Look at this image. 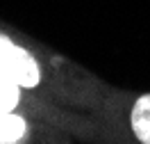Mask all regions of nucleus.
<instances>
[{"mask_svg": "<svg viewBox=\"0 0 150 144\" xmlns=\"http://www.w3.org/2000/svg\"><path fill=\"white\" fill-rule=\"evenodd\" d=\"M28 133L25 119L18 115H14V110L9 112H0V144H14L23 140Z\"/></svg>", "mask_w": 150, "mask_h": 144, "instance_id": "obj_3", "label": "nucleus"}, {"mask_svg": "<svg viewBox=\"0 0 150 144\" xmlns=\"http://www.w3.org/2000/svg\"><path fill=\"white\" fill-rule=\"evenodd\" d=\"M0 69L14 78L21 87H34L39 85L41 78L37 59L5 34H0Z\"/></svg>", "mask_w": 150, "mask_h": 144, "instance_id": "obj_1", "label": "nucleus"}, {"mask_svg": "<svg viewBox=\"0 0 150 144\" xmlns=\"http://www.w3.org/2000/svg\"><path fill=\"white\" fill-rule=\"evenodd\" d=\"M132 130L143 144H150V94L141 96L132 107Z\"/></svg>", "mask_w": 150, "mask_h": 144, "instance_id": "obj_2", "label": "nucleus"}, {"mask_svg": "<svg viewBox=\"0 0 150 144\" xmlns=\"http://www.w3.org/2000/svg\"><path fill=\"white\" fill-rule=\"evenodd\" d=\"M21 103V85L0 69V112H9Z\"/></svg>", "mask_w": 150, "mask_h": 144, "instance_id": "obj_4", "label": "nucleus"}]
</instances>
